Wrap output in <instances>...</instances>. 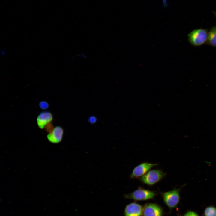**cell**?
<instances>
[{"mask_svg":"<svg viewBox=\"0 0 216 216\" xmlns=\"http://www.w3.org/2000/svg\"><path fill=\"white\" fill-rule=\"evenodd\" d=\"M166 175V174L160 169L150 170L138 179L148 186L154 185L160 181Z\"/></svg>","mask_w":216,"mask_h":216,"instance_id":"277c9868","label":"cell"},{"mask_svg":"<svg viewBox=\"0 0 216 216\" xmlns=\"http://www.w3.org/2000/svg\"><path fill=\"white\" fill-rule=\"evenodd\" d=\"M64 134L63 128L60 126L54 127L47 135L48 140L53 143H58L62 140Z\"/></svg>","mask_w":216,"mask_h":216,"instance_id":"9c48e42d","label":"cell"},{"mask_svg":"<svg viewBox=\"0 0 216 216\" xmlns=\"http://www.w3.org/2000/svg\"><path fill=\"white\" fill-rule=\"evenodd\" d=\"M183 216H199L195 212L189 210L186 212Z\"/></svg>","mask_w":216,"mask_h":216,"instance_id":"4fadbf2b","label":"cell"},{"mask_svg":"<svg viewBox=\"0 0 216 216\" xmlns=\"http://www.w3.org/2000/svg\"><path fill=\"white\" fill-rule=\"evenodd\" d=\"M208 29L199 28L193 30L188 35V40L193 46L197 47L207 43L208 36Z\"/></svg>","mask_w":216,"mask_h":216,"instance_id":"6da1fadb","label":"cell"},{"mask_svg":"<svg viewBox=\"0 0 216 216\" xmlns=\"http://www.w3.org/2000/svg\"><path fill=\"white\" fill-rule=\"evenodd\" d=\"M158 165L157 163L144 162L136 166L130 175L131 178H139L146 173L153 167Z\"/></svg>","mask_w":216,"mask_h":216,"instance_id":"5b68a950","label":"cell"},{"mask_svg":"<svg viewBox=\"0 0 216 216\" xmlns=\"http://www.w3.org/2000/svg\"><path fill=\"white\" fill-rule=\"evenodd\" d=\"M204 216H216V207L213 206L206 207L204 212Z\"/></svg>","mask_w":216,"mask_h":216,"instance_id":"8fae6325","label":"cell"},{"mask_svg":"<svg viewBox=\"0 0 216 216\" xmlns=\"http://www.w3.org/2000/svg\"><path fill=\"white\" fill-rule=\"evenodd\" d=\"M183 186L178 188L165 192H160L165 204L170 210L176 208L179 204L180 199V190Z\"/></svg>","mask_w":216,"mask_h":216,"instance_id":"7a4b0ae2","label":"cell"},{"mask_svg":"<svg viewBox=\"0 0 216 216\" xmlns=\"http://www.w3.org/2000/svg\"><path fill=\"white\" fill-rule=\"evenodd\" d=\"M157 195L156 192L139 187L132 192L124 195V197L136 201H145L153 199Z\"/></svg>","mask_w":216,"mask_h":216,"instance_id":"3957f363","label":"cell"},{"mask_svg":"<svg viewBox=\"0 0 216 216\" xmlns=\"http://www.w3.org/2000/svg\"><path fill=\"white\" fill-rule=\"evenodd\" d=\"M163 214L162 208L157 204L147 203L143 207L142 216H163Z\"/></svg>","mask_w":216,"mask_h":216,"instance_id":"8992f818","label":"cell"},{"mask_svg":"<svg viewBox=\"0 0 216 216\" xmlns=\"http://www.w3.org/2000/svg\"><path fill=\"white\" fill-rule=\"evenodd\" d=\"M164 7H166L168 6L169 4L167 2L166 0H163Z\"/></svg>","mask_w":216,"mask_h":216,"instance_id":"9a60e30c","label":"cell"},{"mask_svg":"<svg viewBox=\"0 0 216 216\" xmlns=\"http://www.w3.org/2000/svg\"><path fill=\"white\" fill-rule=\"evenodd\" d=\"M206 44L209 46L216 47V26H213L208 32Z\"/></svg>","mask_w":216,"mask_h":216,"instance_id":"30bf717a","label":"cell"},{"mask_svg":"<svg viewBox=\"0 0 216 216\" xmlns=\"http://www.w3.org/2000/svg\"><path fill=\"white\" fill-rule=\"evenodd\" d=\"M143 207L136 202L131 203L127 205L124 209V216H142Z\"/></svg>","mask_w":216,"mask_h":216,"instance_id":"ba28073f","label":"cell"},{"mask_svg":"<svg viewBox=\"0 0 216 216\" xmlns=\"http://www.w3.org/2000/svg\"><path fill=\"white\" fill-rule=\"evenodd\" d=\"M213 13L216 18V12H213Z\"/></svg>","mask_w":216,"mask_h":216,"instance_id":"2e32d148","label":"cell"},{"mask_svg":"<svg viewBox=\"0 0 216 216\" xmlns=\"http://www.w3.org/2000/svg\"><path fill=\"white\" fill-rule=\"evenodd\" d=\"M96 118L95 117L92 116L90 117L88 119V121L91 123H94L96 121Z\"/></svg>","mask_w":216,"mask_h":216,"instance_id":"5bb4252c","label":"cell"},{"mask_svg":"<svg viewBox=\"0 0 216 216\" xmlns=\"http://www.w3.org/2000/svg\"><path fill=\"white\" fill-rule=\"evenodd\" d=\"M53 119L52 114L50 111H44L38 115L36 122L38 127L41 129H43L52 123Z\"/></svg>","mask_w":216,"mask_h":216,"instance_id":"52a82bcc","label":"cell"},{"mask_svg":"<svg viewBox=\"0 0 216 216\" xmlns=\"http://www.w3.org/2000/svg\"><path fill=\"white\" fill-rule=\"evenodd\" d=\"M39 106L40 108L43 110L47 109L49 106L48 103L46 101H40L39 104Z\"/></svg>","mask_w":216,"mask_h":216,"instance_id":"7c38bea8","label":"cell"}]
</instances>
